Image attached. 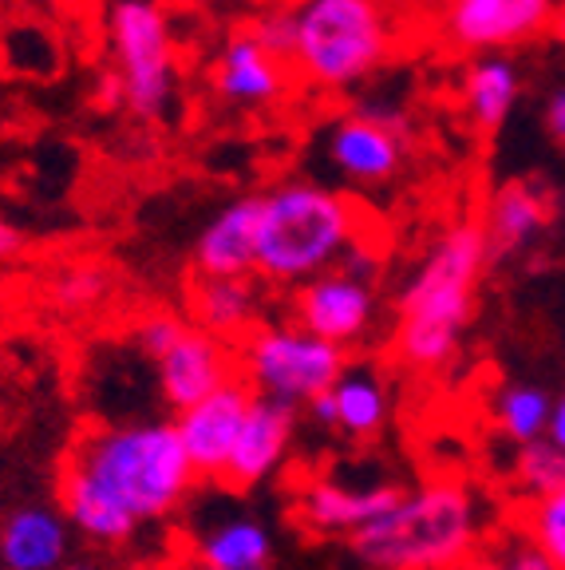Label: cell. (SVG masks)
<instances>
[{
  "instance_id": "6da1fadb",
  "label": "cell",
  "mask_w": 565,
  "mask_h": 570,
  "mask_svg": "<svg viewBox=\"0 0 565 570\" xmlns=\"http://www.w3.org/2000/svg\"><path fill=\"white\" fill-rule=\"evenodd\" d=\"M486 262L490 258L478 223H455L432 242L396 302L391 356L407 373H439L459 353Z\"/></svg>"
},
{
  "instance_id": "7a4b0ae2",
  "label": "cell",
  "mask_w": 565,
  "mask_h": 570,
  "mask_svg": "<svg viewBox=\"0 0 565 570\" xmlns=\"http://www.w3.org/2000/svg\"><path fill=\"white\" fill-rule=\"evenodd\" d=\"M63 460L76 463L139 527L170 519L198 483L175 432V420L96 424L71 444Z\"/></svg>"
},
{
  "instance_id": "3957f363",
  "label": "cell",
  "mask_w": 565,
  "mask_h": 570,
  "mask_svg": "<svg viewBox=\"0 0 565 570\" xmlns=\"http://www.w3.org/2000/svg\"><path fill=\"white\" fill-rule=\"evenodd\" d=\"M483 547V503L470 483L435 475L399 491L384 515L353 534V551L371 570H455Z\"/></svg>"
},
{
  "instance_id": "277c9868",
  "label": "cell",
  "mask_w": 565,
  "mask_h": 570,
  "mask_svg": "<svg viewBox=\"0 0 565 570\" xmlns=\"http://www.w3.org/2000/svg\"><path fill=\"white\" fill-rule=\"evenodd\" d=\"M364 238V218L348 195L289 178L261 195L257 277L269 285H305L333 269Z\"/></svg>"
},
{
  "instance_id": "5b68a950",
  "label": "cell",
  "mask_w": 565,
  "mask_h": 570,
  "mask_svg": "<svg viewBox=\"0 0 565 570\" xmlns=\"http://www.w3.org/2000/svg\"><path fill=\"white\" fill-rule=\"evenodd\" d=\"M293 71L309 88L345 91L380 68L396 45L388 0H293Z\"/></svg>"
},
{
  "instance_id": "8992f818",
  "label": "cell",
  "mask_w": 565,
  "mask_h": 570,
  "mask_svg": "<svg viewBox=\"0 0 565 570\" xmlns=\"http://www.w3.org/2000/svg\"><path fill=\"white\" fill-rule=\"evenodd\" d=\"M234 348H238V381L254 396L285 404L293 412L309 409L317 396H325L348 365L345 348L313 337L297 321L257 325Z\"/></svg>"
},
{
  "instance_id": "52a82bcc",
  "label": "cell",
  "mask_w": 565,
  "mask_h": 570,
  "mask_svg": "<svg viewBox=\"0 0 565 570\" xmlns=\"http://www.w3.org/2000/svg\"><path fill=\"white\" fill-rule=\"evenodd\" d=\"M380 246L360 238L333 269L297 285L293 321L336 348L360 345L380 317Z\"/></svg>"
},
{
  "instance_id": "ba28073f",
  "label": "cell",
  "mask_w": 565,
  "mask_h": 570,
  "mask_svg": "<svg viewBox=\"0 0 565 570\" xmlns=\"http://www.w3.org/2000/svg\"><path fill=\"white\" fill-rule=\"evenodd\" d=\"M111 48L127 107L139 119H159L175 99V36L155 0H119L111 9Z\"/></svg>"
},
{
  "instance_id": "9c48e42d",
  "label": "cell",
  "mask_w": 565,
  "mask_h": 570,
  "mask_svg": "<svg viewBox=\"0 0 565 570\" xmlns=\"http://www.w3.org/2000/svg\"><path fill=\"white\" fill-rule=\"evenodd\" d=\"M412 124L391 104H364L340 116L325 135V159L356 187H380L399 175L407 159Z\"/></svg>"
},
{
  "instance_id": "30bf717a",
  "label": "cell",
  "mask_w": 565,
  "mask_h": 570,
  "mask_svg": "<svg viewBox=\"0 0 565 570\" xmlns=\"http://www.w3.org/2000/svg\"><path fill=\"white\" fill-rule=\"evenodd\" d=\"M557 0H447L443 36L459 52H506L554 28Z\"/></svg>"
},
{
  "instance_id": "8fae6325",
  "label": "cell",
  "mask_w": 565,
  "mask_h": 570,
  "mask_svg": "<svg viewBox=\"0 0 565 570\" xmlns=\"http://www.w3.org/2000/svg\"><path fill=\"white\" fill-rule=\"evenodd\" d=\"M249 404H254V392L234 376L230 384L210 392L206 401L190 404L175 416V432L198 480H221L226 475V463H230V452L238 444Z\"/></svg>"
},
{
  "instance_id": "7c38bea8",
  "label": "cell",
  "mask_w": 565,
  "mask_h": 570,
  "mask_svg": "<svg viewBox=\"0 0 565 570\" xmlns=\"http://www.w3.org/2000/svg\"><path fill=\"white\" fill-rule=\"evenodd\" d=\"M155 373H159L162 401L182 412L238 376V348L190 325L182 341L162 361H155Z\"/></svg>"
},
{
  "instance_id": "4fadbf2b",
  "label": "cell",
  "mask_w": 565,
  "mask_h": 570,
  "mask_svg": "<svg viewBox=\"0 0 565 570\" xmlns=\"http://www.w3.org/2000/svg\"><path fill=\"white\" fill-rule=\"evenodd\" d=\"M289 83L293 68L257 45L249 28H238V32L226 36V45H221L218 60H214V91H218L221 104L257 111V107L285 99Z\"/></svg>"
},
{
  "instance_id": "5bb4252c",
  "label": "cell",
  "mask_w": 565,
  "mask_h": 570,
  "mask_svg": "<svg viewBox=\"0 0 565 570\" xmlns=\"http://www.w3.org/2000/svg\"><path fill=\"white\" fill-rule=\"evenodd\" d=\"M399 499V488L391 483H368V488H353V483L336 480H305L297 483L293 495V511L297 523L309 527L317 534H356L360 527H368L376 515L391 508Z\"/></svg>"
},
{
  "instance_id": "9a60e30c",
  "label": "cell",
  "mask_w": 565,
  "mask_h": 570,
  "mask_svg": "<svg viewBox=\"0 0 565 570\" xmlns=\"http://www.w3.org/2000/svg\"><path fill=\"white\" fill-rule=\"evenodd\" d=\"M293 428H297V412L254 396L221 483H230L234 491H249L257 483H266L285 463V455H289Z\"/></svg>"
},
{
  "instance_id": "2e32d148",
  "label": "cell",
  "mask_w": 565,
  "mask_h": 570,
  "mask_svg": "<svg viewBox=\"0 0 565 570\" xmlns=\"http://www.w3.org/2000/svg\"><path fill=\"white\" fill-rule=\"evenodd\" d=\"M71 559V527L60 508L20 503L0 515V570H60Z\"/></svg>"
},
{
  "instance_id": "e0dca14e",
  "label": "cell",
  "mask_w": 565,
  "mask_h": 570,
  "mask_svg": "<svg viewBox=\"0 0 565 570\" xmlns=\"http://www.w3.org/2000/svg\"><path fill=\"white\" fill-rule=\"evenodd\" d=\"M257 218H261V195L221 206L195 242V277H254Z\"/></svg>"
},
{
  "instance_id": "ac0fdd59",
  "label": "cell",
  "mask_w": 565,
  "mask_h": 570,
  "mask_svg": "<svg viewBox=\"0 0 565 570\" xmlns=\"http://www.w3.org/2000/svg\"><path fill=\"white\" fill-rule=\"evenodd\" d=\"M186 313H190L195 330L210 333L226 345H238L257 330L261 297L249 277H195L186 289Z\"/></svg>"
},
{
  "instance_id": "d6986e66",
  "label": "cell",
  "mask_w": 565,
  "mask_h": 570,
  "mask_svg": "<svg viewBox=\"0 0 565 570\" xmlns=\"http://www.w3.org/2000/svg\"><path fill=\"white\" fill-rule=\"evenodd\" d=\"M549 226V198L538 183H503L490 195L478 230L486 258H514Z\"/></svg>"
},
{
  "instance_id": "ffe728a7",
  "label": "cell",
  "mask_w": 565,
  "mask_h": 570,
  "mask_svg": "<svg viewBox=\"0 0 565 570\" xmlns=\"http://www.w3.org/2000/svg\"><path fill=\"white\" fill-rule=\"evenodd\" d=\"M56 503H60V515L68 519L71 531H80L83 539H91V543H99V547H123L127 539H135V531H139V523H135L123 508H116V503L68 460H63L60 483H56Z\"/></svg>"
},
{
  "instance_id": "44dd1931",
  "label": "cell",
  "mask_w": 565,
  "mask_h": 570,
  "mask_svg": "<svg viewBox=\"0 0 565 570\" xmlns=\"http://www.w3.org/2000/svg\"><path fill=\"white\" fill-rule=\"evenodd\" d=\"M274 534L254 515H226L202 527L190 551L195 570H274Z\"/></svg>"
},
{
  "instance_id": "7402d4cb",
  "label": "cell",
  "mask_w": 565,
  "mask_h": 570,
  "mask_svg": "<svg viewBox=\"0 0 565 570\" xmlns=\"http://www.w3.org/2000/svg\"><path fill=\"white\" fill-rule=\"evenodd\" d=\"M333 401V432L348 440H376L388 428L391 416V392L380 368L371 365H345L328 389Z\"/></svg>"
},
{
  "instance_id": "603a6c76",
  "label": "cell",
  "mask_w": 565,
  "mask_h": 570,
  "mask_svg": "<svg viewBox=\"0 0 565 570\" xmlns=\"http://www.w3.org/2000/svg\"><path fill=\"white\" fill-rule=\"evenodd\" d=\"M518 68L503 56H486L475 60L463 76V104H467V116L478 131H498L506 124V116L518 104Z\"/></svg>"
},
{
  "instance_id": "cb8c5ba5",
  "label": "cell",
  "mask_w": 565,
  "mask_h": 570,
  "mask_svg": "<svg viewBox=\"0 0 565 570\" xmlns=\"http://www.w3.org/2000/svg\"><path fill=\"white\" fill-rule=\"evenodd\" d=\"M549 409H554V396L534 384H503L495 396V424L511 444H534V440L546 436L549 428Z\"/></svg>"
},
{
  "instance_id": "d4e9b609",
  "label": "cell",
  "mask_w": 565,
  "mask_h": 570,
  "mask_svg": "<svg viewBox=\"0 0 565 570\" xmlns=\"http://www.w3.org/2000/svg\"><path fill=\"white\" fill-rule=\"evenodd\" d=\"M511 475H514V491L522 495V503L546 499L565 488V452L557 444H549L546 436L534 440V444H522Z\"/></svg>"
},
{
  "instance_id": "484cf974",
  "label": "cell",
  "mask_w": 565,
  "mask_h": 570,
  "mask_svg": "<svg viewBox=\"0 0 565 570\" xmlns=\"http://www.w3.org/2000/svg\"><path fill=\"white\" fill-rule=\"evenodd\" d=\"M518 534L534 543L557 570H565V488L518 508Z\"/></svg>"
},
{
  "instance_id": "4316f807",
  "label": "cell",
  "mask_w": 565,
  "mask_h": 570,
  "mask_svg": "<svg viewBox=\"0 0 565 570\" xmlns=\"http://www.w3.org/2000/svg\"><path fill=\"white\" fill-rule=\"evenodd\" d=\"M249 32H254V40L266 52H274L277 60L289 63L293 60V40H297V24H293V9L289 4H266L261 12H254V20H249ZM293 68V63H289Z\"/></svg>"
},
{
  "instance_id": "83f0119b",
  "label": "cell",
  "mask_w": 565,
  "mask_h": 570,
  "mask_svg": "<svg viewBox=\"0 0 565 570\" xmlns=\"http://www.w3.org/2000/svg\"><path fill=\"white\" fill-rule=\"evenodd\" d=\"M186 330H190V325H186L182 317H175V313H147V317L135 325V348L155 365V361H162V356L182 341Z\"/></svg>"
},
{
  "instance_id": "f1b7e54d",
  "label": "cell",
  "mask_w": 565,
  "mask_h": 570,
  "mask_svg": "<svg viewBox=\"0 0 565 570\" xmlns=\"http://www.w3.org/2000/svg\"><path fill=\"white\" fill-rule=\"evenodd\" d=\"M52 294H56V302L68 305V309H88V305H96L99 297L107 294V274L96 266L63 269V274L56 277Z\"/></svg>"
},
{
  "instance_id": "f546056e",
  "label": "cell",
  "mask_w": 565,
  "mask_h": 570,
  "mask_svg": "<svg viewBox=\"0 0 565 570\" xmlns=\"http://www.w3.org/2000/svg\"><path fill=\"white\" fill-rule=\"evenodd\" d=\"M490 554H495L498 570H557L554 562H549L534 543H526L518 531H514L511 539H503L498 551H490Z\"/></svg>"
},
{
  "instance_id": "4dcf8cb0",
  "label": "cell",
  "mask_w": 565,
  "mask_h": 570,
  "mask_svg": "<svg viewBox=\"0 0 565 570\" xmlns=\"http://www.w3.org/2000/svg\"><path fill=\"white\" fill-rule=\"evenodd\" d=\"M546 131L557 147H565V88H557L554 96L546 99Z\"/></svg>"
},
{
  "instance_id": "1f68e13d",
  "label": "cell",
  "mask_w": 565,
  "mask_h": 570,
  "mask_svg": "<svg viewBox=\"0 0 565 570\" xmlns=\"http://www.w3.org/2000/svg\"><path fill=\"white\" fill-rule=\"evenodd\" d=\"M96 104L103 107V111H116V107H127V91H123V80H119V71H107L103 80H99Z\"/></svg>"
},
{
  "instance_id": "d6a6232c",
  "label": "cell",
  "mask_w": 565,
  "mask_h": 570,
  "mask_svg": "<svg viewBox=\"0 0 565 570\" xmlns=\"http://www.w3.org/2000/svg\"><path fill=\"white\" fill-rule=\"evenodd\" d=\"M20 249H24V234H20L9 218H0V262L17 258Z\"/></svg>"
},
{
  "instance_id": "836d02e7",
  "label": "cell",
  "mask_w": 565,
  "mask_h": 570,
  "mask_svg": "<svg viewBox=\"0 0 565 570\" xmlns=\"http://www.w3.org/2000/svg\"><path fill=\"white\" fill-rule=\"evenodd\" d=\"M546 440L557 444L565 452V396H557L554 409H549V428H546Z\"/></svg>"
},
{
  "instance_id": "e575fe53",
  "label": "cell",
  "mask_w": 565,
  "mask_h": 570,
  "mask_svg": "<svg viewBox=\"0 0 565 570\" xmlns=\"http://www.w3.org/2000/svg\"><path fill=\"white\" fill-rule=\"evenodd\" d=\"M455 570H498V562H495V554H483V551H478L475 559H467L463 567H455Z\"/></svg>"
},
{
  "instance_id": "d590c367",
  "label": "cell",
  "mask_w": 565,
  "mask_h": 570,
  "mask_svg": "<svg viewBox=\"0 0 565 570\" xmlns=\"http://www.w3.org/2000/svg\"><path fill=\"white\" fill-rule=\"evenodd\" d=\"M60 570H99V567H96V562H91V559H68Z\"/></svg>"
},
{
  "instance_id": "8d00e7d4",
  "label": "cell",
  "mask_w": 565,
  "mask_h": 570,
  "mask_svg": "<svg viewBox=\"0 0 565 570\" xmlns=\"http://www.w3.org/2000/svg\"><path fill=\"white\" fill-rule=\"evenodd\" d=\"M554 32L565 40V4H562V9H557V17H554Z\"/></svg>"
}]
</instances>
